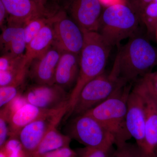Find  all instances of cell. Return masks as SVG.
I'll return each mask as SVG.
<instances>
[{
  "instance_id": "obj_1",
  "label": "cell",
  "mask_w": 157,
  "mask_h": 157,
  "mask_svg": "<svg viewBox=\"0 0 157 157\" xmlns=\"http://www.w3.org/2000/svg\"><path fill=\"white\" fill-rule=\"evenodd\" d=\"M157 64V51L144 37L137 33L118 52L111 70L121 80L131 83L151 73Z\"/></svg>"
},
{
  "instance_id": "obj_2",
  "label": "cell",
  "mask_w": 157,
  "mask_h": 157,
  "mask_svg": "<svg viewBox=\"0 0 157 157\" xmlns=\"http://www.w3.org/2000/svg\"><path fill=\"white\" fill-rule=\"evenodd\" d=\"M82 30L84 40L80 54L79 72L76 84L70 95L67 117L71 115L85 86L104 73L112 48L98 32Z\"/></svg>"
},
{
  "instance_id": "obj_3",
  "label": "cell",
  "mask_w": 157,
  "mask_h": 157,
  "mask_svg": "<svg viewBox=\"0 0 157 157\" xmlns=\"http://www.w3.org/2000/svg\"><path fill=\"white\" fill-rule=\"evenodd\" d=\"M131 90V83H128L106 101L85 113L94 118L112 135L116 147L126 143L132 137L126 124L127 102Z\"/></svg>"
},
{
  "instance_id": "obj_4",
  "label": "cell",
  "mask_w": 157,
  "mask_h": 157,
  "mask_svg": "<svg viewBox=\"0 0 157 157\" xmlns=\"http://www.w3.org/2000/svg\"><path fill=\"white\" fill-rule=\"evenodd\" d=\"M139 21L131 7L125 3L115 4L102 12L97 32L111 47L118 46L137 33Z\"/></svg>"
},
{
  "instance_id": "obj_5",
  "label": "cell",
  "mask_w": 157,
  "mask_h": 157,
  "mask_svg": "<svg viewBox=\"0 0 157 157\" xmlns=\"http://www.w3.org/2000/svg\"><path fill=\"white\" fill-rule=\"evenodd\" d=\"M127 84L111 71L108 74L104 72L89 82L82 89L71 115L84 114L106 101Z\"/></svg>"
},
{
  "instance_id": "obj_6",
  "label": "cell",
  "mask_w": 157,
  "mask_h": 157,
  "mask_svg": "<svg viewBox=\"0 0 157 157\" xmlns=\"http://www.w3.org/2000/svg\"><path fill=\"white\" fill-rule=\"evenodd\" d=\"M68 136L85 147H97L114 139L94 118L84 113L76 116L71 121ZM115 142V141H114Z\"/></svg>"
},
{
  "instance_id": "obj_7",
  "label": "cell",
  "mask_w": 157,
  "mask_h": 157,
  "mask_svg": "<svg viewBox=\"0 0 157 157\" xmlns=\"http://www.w3.org/2000/svg\"><path fill=\"white\" fill-rule=\"evenodd\" d=\"M53 28V45L63 52L80 54L84 44V33L73 19L68 18L63 11L59 12Z\"/></svg>"
},
{
  "instance_id": "obj_8",
  "label": "cell",
  "mask_w": 157,
  "mask_h": 157,
  "mask_svg": "<svg viewBox=\"0 0 157 157\" xmlns=\"http://www.w3.org/2000/svg\"><path fill=\"white\" fill-rule=\"evenodd\" d=\"M68 109L67 105L56 115L35 121L20 130L17 138L28 157H32L48 130L53 126L59 125L63 117L67 114Z\"/></svg>"
},
{
  "instance_id": "obj_9",
  "label": "cell",
  "mask_w": 157,
  "mask_h": 157,
  "mask_svg": "<svg viewBox=\"0 0 157 157\" xmlns=\"http://www.w3.org/2000/svg\"><path fill=\"white\" fill-rule=\"evenodd\" d=\"M136 86L143 98L145 110V134L142 150L146 157H156L157 147V104L152 97L144 77L140 78Z\"/></svg>"
},
{
  "instance_id": "obj_10",
  "label": "cell",
  "mask_w": 157,
  "mask_h": 157,
  "mask_svg": "<svg viewBox=\"0 0 157 157\" xmlns=\"http://www.w3.org/2000/svg\"><path fill=\"white\" fill-rule=\"evenodd\" d=\"M145 110L143 98L136 85L131 90L127 102L126 124L131 137L142 150L145 134Z\"/></svg>"
},
{
  "instance_id": "obj_11",
  "label": "cell",
  "mask_w": 157,
  "mask_h": 157,
  "mask_svg": "<svg viewBox=\"0 0 157 157\" xmlns=\"http://www.w3.org/2000/svg\"><path fill=\"white\" fill-rule=\"evenodd\" d=\"M70 95L56 84H37L30 87L24 95L27 102L40 108L59 109L69 104Z\"/></svg>"
},
{
  "instance_id": "obj_12",
  "label": "cell",
  "mask_w": 157,
  "mask_h": 157,
  "mask_svg": "<svg viewBox=\"0 0 157 157\" xmlns=\"http://www.w3.org/2000/svg\"><path fill=\"white\" fill-rule=\"evenodd\" d=\"M62 52L52 45L45 53L31 62L29 74L37 84H55L56 71Z\"/></svg>"
},
{
  "instance_id": "obj_13",
  "label": "cell",
  "mask_w": 157,
  "mask_h": 157,
  "mask_svg": "<svg viewBox=\"0 0 157 157\" xmlns=\"http://www.w3.org/2000/svg\"><path fill=\"white\" fill-rule=\"evenodd\" d=\"M102 6L100 0H70L69 10L73 20L82 30L97 32Z\"/></svg>"
},
{
  "instance_id": "obj_14",
  "label": "cell",
  "mask_w": 157,
  "mask_h": 157,
  "mask_svg": "<svg viewBox=\"0 0 157 157\" xmlns=\"http://www.w3.org/2000/svg\"><path fill=\"white\" fill-rule=\"evenodd\" d=\"M68 105L59 109H47L27 103L10 116L9 119L10 138H17L20 130L27 125L41 119L53 117Z\"/></svg>"
},
{
  "instance_id": "obj_15",
  "label": "cell",
  "mask_w": 157,
  "mask_h": 157,
  "mask_svg": "<svg viewBox=\"0 0 157 157\" xmlns=\"http://www.w3.org/2000/svg\"><path fill=\"white\" fill-rule=\"evenodd\" d=\"M5 6L10 20L25 23L34 17L49 15L33 0H0Z\"/></svg>"
},
{
  "instance_id": "obj_16",
  "label": "cell",
  "mask_w": 157,
  "mask_h": 157,
  "mask_svg": "<svg viewBox=\"0 0 157 157\" xmlns=\"http://www.w3.org/2000/svg\"><path fill=\"white\" fill-rule=\"evenodd\" d=\"M79 59L80 55L63 52L56 71L55 84L65 89L76 81L79 72Z\"/></svg>"
},
{
  "instance_id": "obj_17",
  "label": "cell",
  "mask_w": 157,
  "mask_h": 157,
  "mask_svg": "<svg viewBox=\"0 0 157 157\" xmlns=\"http://www.w3.org/2000/svg\"><path fill=\"white\" fill-rule=\"evenodd\" d=\"M53 23L44 27L27 45L24 55L28 65L30 66L33 60L45 53L53 45Z\"/></svg>"
},
{
  "instance_id": "obj_18",
  "label": "cell",
  "mask_w": 157,
  "mask_h": 157,
  "mask_svg": "<svg viewBox=\"0 0 157 157\" xmlns=\"http://www.w3.org/2000/svg\"><path fill=\"white\" fill-rule=\"evenodd\" d=\"M58 126H53L48 130L32 157H43L55 150L70 146L72 139L68 135H63L59 132L57 128Z\"/></svg>"
},
{
  "instance_id": "obj_19",
  "label": "cell",
  "mask_w": 157,
  "mask_h": 157,
  "mask_svg": "<svg viewBox=\"0 0 157 157\" xmlns=\"http://www.w3.org/2000/svg\"><path fill=\"white\" fill-rule=\"evenodd\" d=\"M29 67H25L11 84L0 87V107H5L19 95V89L29 74Z\"/></svg>"
},
{
  "instance_id": "obj_20",
  "label": "cell",
  "mask_w": 157,
  "mask_h": 157,
  "mask_svg": "<svg viewBox=\"0 0 157 157\" xmlns=\"http://www.w3.org/2000/svg\"><path fill=\"white\" fill-rule=\"evenodd\" d=\"M58 16V13L53 15L38 16L26 22L24 29L27 45L44 27L54 22Z\"/></svg>"
},
{
  "instance_id": "obj_21",
  "label": "cell",
  "mask_w": 157,
  "mask_h": 157,
  "mask_svg": "<svg viewBox=\"0 0 157 157\" xmlns=\"http://www.w3.org/2000/svg\"><path fill=\"white\" fill-rule=\"evenodd\" d=\"M148 34L155 33L157 27V0H152L144 9L139 16Z\"/></svg>"
},
{
  "instance_id": "obj_22",
  "label": "cell",
  "mask_w": 157,
  "mask_h": 157,
  "mask_svg": "<svg viewBox=\"0 0 157 157\" xmlns=\"http://www.w3.org/2000/svg\"><path fill=\"white\" fill-rule=\"evenodd\" d=\"M25 23L8 20L7 25L3 29L0 37L1 49L3 54L7 53L9 45L20 27Z\"/></svg>"
},
{
  "instance_id": "obj_23",
  "label": "cell",
  "mask_w": 157,
  "mask_h": 157,
  "mask_svg": "<svg viewBox=\"0 0 157 157\" xmlns=\"http://www.w3.org/2000/svg\"><path fill=\"white\" fill-rule=\"evenodd\" d=\"M24 25L25 24L21 26L18 29L15 36L13 37L9 45L8 52L6 54L18 56L23 55L25 53L27 43L24 29Z\"/></svg>"
},
{
  "instance_id": "obj_24",
  "label": "cell",
  "mask_w": 157,
  "mask_h": 157,
  "mask_svg": "<svg viewBox=\"0 0 157 157\" xmlns=\"http://www.w3.org/2000/svg\"><path fill=\"white\" fill-rule=\"evenodd\" d=\"M114 140L97 147H85L78 153V157H109L114 150Z\"/></svg>"
},
{
  "instance_id": "obj_25",
  "label": "cell",
  "mask_w": 157,
  "mask_h": 157,
  "mask_svg": "<svg viewBox=\"0 0 157 157\" xmlns=\"http://www.w3.org/2000/svg\"><path fill=\"white\" fill-rule=\"evenodd\" d=\"M109 157H146L137 144L128 142L117 146Z\"/></svg>"
},
{
  "instance_id": "obj_26",
  "label": "cell",
  "mask_w": 157,
  "mask_h": 157,
  "mask_svg": "<svg viewBox=\"0 0 157 157\" xmlns=\"http://www.w3.org/2000/svg\"><path fill=\"white\" fill-rule=\"evenodd\" d=\"M1 151L7 157H28L17 138H10L1 148Z\"/></svg>"
},
{
  "instance_id": "obj_27",
  "label": "cell",
  "mask_w": 157,
  "mask_h": 157,
  "mask_svg": "<svg viewBox=\"0 0 157 157\" xmlns=\"http://www.w3.org/2000/svg\"><path fill=\"white\" fill-rule=\"evenodd\" d=\"M9 115L7 108H1L0 112V147H2L7 141L9 137Z\"/></svg>"
},
{
  "instance_id": "obj_28",
  "label": "cell",
  "mask_w": 157,
  "mask_h": 157,
  "mask_svg": "<svg viewBox=\"0 0 157 157\" xmlns=\"http://www.w3.org/2000/svg\"><path fill=\"white\" fill-rule=\"evenodd\" d=\"M43 157H78V155L70 146H67L50 152Z\"/></svg>"
},
{
  "instance_id": "obj_29",
  "label": "cell",
  "mask_w": 157,
  "mask_h": 157,
  "mask_svg": "<svg viewBox=\"0 0 157 157\" xmlns=\"http://www.w3.org/2000/svg\"><path fill=\"white\" fill-rule=\"evenodd\" d=\"M152 0H131V7L139 17L144 9Z\"/></svg>"
},
{
  "instance_id": "obj_30",
  "label": "cell",
  "mask_w": 157,
  "mask_h": 157,
  "mask_svg": "<svg viewBox=\"0 0 157 157\" xmlns=\"http://www.w3.org/2000/svg\"><path fill=\"white\" fill-rule=\"evenodd\" d=\"M144 78L145 79V82H146L147 86L152 97L154 99L156 103L157 104V89L155 87L152 82H151L149 76H148V74L144 76Z\"/></svg>"
},
{
  "instance_id": "obj_31",
  "label": "cell",
  "mask_w": 157,
  "mask_h": 157,
  "mask_svg": "<svg viewBox=\"0 0 157 157\" xmlns=\"http://www.w3.org/2000/svg\"><path fill=\"white\" fill-rule=\"evenodd\" d=\"M9 19V14L6 11L5 6L0 1V26L2 29L5 27L4 24L6 22V19Z\"/></svg>"
},
{
  "instance_id": "obj_32",
  "label": "cell",
  "mask_w": 157,
  "mask_h": 157,
  "mask_svg": "<svg viewBox=\"0 0 157 157\" xmlns=\"http://www.w3.org/2000/svg\"><path fill=\"white\" fill-rule=\"evenodd\" d=\"M102 5L107 6V7L115 4L120 3H124V0H100Z\"/></svg>"
},
{
  "instance_id": "obj_33",
  "label": "cell",
  "mask_w": 157,
  "mask_h": 157,
  "mask_svg": "<svg viewBox=\"0 0 157 157\" xmlns=\"http://www.w3.org/2000/svg\"><path fill=\"white\" fill-rule=\"evenodd\" d=\"M148 76L153 84L157 89V71L155 73H149Z\"/></svg>"
},
{
  "instance_id": "obj_34",
  "label": "cell",
  "mask_w": 157,
  "mask_h": 157,
  "mask_svg": "<svg viewBox=\"0 0 157 157\" xmlns=\"http://www.w3.org/2000/svg\"><path fill=\"white\" fill-rule=\"evenodd\" d=\"M33 1L42 9L47 10L45 8V5L48 0H33Z\"/></svg>"
},
{
  "instance_id": "obj_35",
  "label": "cell",
  "mask_w": 157,
  "mask_h": 157,
  "mask_svg": "<svg viewBox=\"0 0 157 157\" xmlns=\"http://www.w3.org/2000/svg\"><path fill=\"white\" fill-rule=\"evenodd\" d=\"M0 157H7L6 156V155L4 154L1 151L0 152Z\"/></svg>"
},
{
  "instance_id": "obj_36",
  "label": "cell",
  "mask_w": 157,
  "mask_h": 157,
  "mask_svg": "<svg viewBox=\"0 0 157 157\" xmlns=\"http://www.w3.org/2000/svg\"><path fill=\"white\" fill-rule=\"evenodd\" d=\"M155 35L156 39L157 42V27L155 31Z\"/></svg>"
},
{
  "instance_id": "obj_37",
  "label": "cell",
  "mask_w": 157,
  "mask_h": 157,
  "mask_svg": "<svg viewBox=\"0 0 157 157\" xmlns=\"http://www.w3.org/2000/svg\"><path fill=\"white\" fill-rule=\"evenodd\" d=\"M155 156L156 157H157V147L155 151Z\"/></svg>"
}]
</instances>
